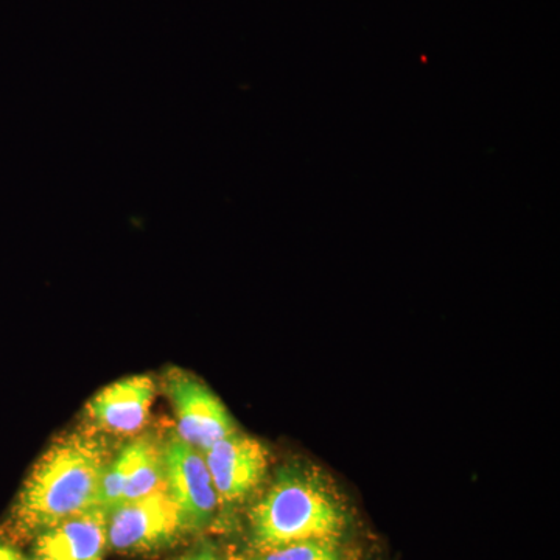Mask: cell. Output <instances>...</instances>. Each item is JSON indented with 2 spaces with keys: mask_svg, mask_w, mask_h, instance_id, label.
<instances>
[{
  "mask_svg": "<svg viewBox=\"0 0 560 560\" xmlns=\"http://www.w3.org/2000/svg\"><path fill=\"white\" fill-rule=\"evenodd\" d=\"M143 436L136 438L121 448L119 455L109 460L105 474H103L101 492H98L97 506L106 514L116 510L124 500L127 482L130 480L132 467L142 448Z\"/></svg>",
  "mask_w": 560,
  "mask_h": 560,
  "instance_id": "cell-10",
  "label": "cell"
},
{
  "mask_svg": "<svg viewBox=\"0 0 560 560\" xmlns=\"http://www.w3.org/2000/svg\"><path fill=\"white\" fill-rule=\"evenodd\" d=\"M165 390L175 411L176 436L197 451L206 452L237 431L223 401L189 372L168 371Z\"/></svg>",
  "mask_w": 560,
  "mask_h": 560,
  "instance_id": "cell-5",
  "label": "cell"
},
{
  "mask_svg": "<svg viewBox=\"0 0 560 560\" xmlns=\"http://www.w3.org/2000/svg\"><path fill=\"white\" fill-rule=\"evenodd\" d=\"M149 375H132L110 383L92 397L86 415L95 429L114 436H135L147 425L154 399Z\"/></svg>",
  "mask_w": 560,
  "mask_h": 560,
  "instance_id": "cell-7",
  "label": "cell"
},
{
  "mask_svg": "<svg viewBox=\"0 0 560 560\" xmlns=\"http://www.w3.org/2000/svg\"><path fill=\"white\" fill-rule=\"evenodd\" d=\"M165 488L175 501L184 533L208 528L220 501L205 455L173 434L164 442Z\"/></svg>",
  "mask_w": 560,
  "mask_h": 560,
  "instance_id": "cell-4",
  "label": "cell"
},
{
  "mask_svg": "<svg viewBox=\"0 0 560 560\" xmlns=\"http://www.w3.org/2000/svg\"><path fill=\"white\" fill-rule=\"evenodd\" d=\"M184 534L183 522L167 488L125 501L108 515V548L145 555L168 547Z\"/></svg>",
  "mask_w": 560,
  "mask_h": 560,
  "instance_id": "cell-3",
  "label": "cell"
},
{
  "mask_svg": "<svg viewBox=\"0 0 560 560\" xmlns=\"http://www.w3.org/2000/svg\"><path fill=\"white\" fill-rule=\"evenodd\" d=\"M202 455L219 501L223 504L245 500L267 474V448L237 431L213 444Z\"/></svg>",
  "mask_w": 560,
  "mask_h": 560,
  "instance_id": "cell-6",
  "label": "cell"
},
{
  "mask_svg": "<svg viewBox=\"0 0 560 560\" xmlns=\"http://www.w3.org/2000/svg\"><path fill=\"white\" fill-rule=\"evenodd\" d=\"M178 560H224L221 558L219 552L213 550V548L206 547V545H201L197 550L187 552V555L180 556Z\"/></svg>",
  "mask_w": 560,
  "mask_h": 560,
  "instance_id": "cell-12",
  "label": "cell"
},
{
  "mask_svg": "<svg viewBox=\"0 0 560 560\" xmlns=\"http://www.w3.org/2000/svg\"><path fill=\"white\" fill-rule=\"evenodd\" d=\"M0 560H27L22 552L18 551L16 548L11 547L9 544L0 541Z\"/></svg>",
  "mask_w": 560,
  "mask_h": 560,
  "instance_id": "cell-13",
  "label": "cell"
},
{
  "mask_svg": "<svg viewBox=\"0 0 560 560\" xmlns=\"http://www.w3.org/2000/svg\"><path fill=\"white\" fill-rule=\"evenodd\" d=\"M106 548L108 514L94 506L38 534L33 560H101Z\"/></svg>",
  "mask_w": 560,
  "mask_h": 560,
  "instance_id": "cell-8",
  "label": "cell"
},
{
  "mask_svg": "<svg viewBox=\"0 0 560 560\" xmlns=\"http://www.w3.org/2000/svg\"><path fill=\"white\" fill-rule=\"evenodd\" d=\"M108 451L90 431L58 438L33 466L14 501L7 536L35 539L43 530L97 506Z\"/></svg>",
  "mask_w": 560,
  "mask_h": 560,
  "instance_id": "cell-1",
  "label": "cell"
},
{
  "mask_svg": "<svg viewBox=\"0 0 560 560\" xmlns=\"http://www.w3.org/2000/svg\"><path fill=\"white\" fill-rule=\"evenodd\" d=\"M250 560H340L335 541L302 540L257 550Z\"/></svg>",
  "mask_w": 560,
  "mask_h": 560,
  "instance_id": "cell-11",
  "label": "cell"
},
{
  "mask_svg": "<svg viewBox=\"0 0 560 560\" xmlns=\"http://www.w3.org/2000/svg\"><path fill=\"white\" fill-rule=\"evenodd\" d=\"M161 489H165L164 442L151 434H143L142 448L132 467L121 503L142 499Z\"/></svg>",
  "mask_w": 560,
  "mask_h": 560,
  "instance_id": "cell-9",
  "label": "cell"
},
{
  "mask_svg": "<svg viewBox=\"0 0 560 560\" xmlns=\"http://www.w3.org/2000/svg\"><path fill=\"white\" fill-rule=\"evenodd\" d=\"M345 528L341 504L304 471H282L249 512L256 550L302 540L335 541Z\"/></svg>",
  "mask_w": 560,
  "mask_h": 560,
  "instance_id": "cell-2",
  "label": "cell"
}]
</instances>
